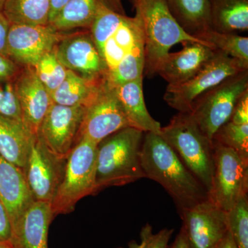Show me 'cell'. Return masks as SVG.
<instances>
[{
  "label": "cell",
  "mask_w": 248,
  "mask_h": 248,
  "mask_svg": "<svg viewBox=\"0 0 248 248\" xmlns=\"http://www.w3.org/2000/svg\"><path fill=\"white\" fill-rule=\"evenodd\" d=\"M144 134L141 164L145 177L159 183L167 191L179 212L208 200V191L162 137Z\"/></svg>",
  "instance_id": "6da1fadb"
},
{
  "label": "cell",
  "mask_w": 248,
  "mask_h": 248,
  "mask_svg": "<svg viewBox=\"0 0 248 248\" xmlns=\"http://www.w3.org/2000/svg\"><path fill=\"white\" fill-rule=\"evenodd\" d=\"M144 133L128 127L98 144L95 193L111 186H122L145 177L141 164Z\"/></svg>",
  "instance_id": "7a4b0ae2"
},
{
  "label": "cell",
  "mask_w": 248,
  "mask_h": 248,
  "mask_svg": "<svg viewBox=\"0 0 248 248\" xmlns=\"http://www.w3.org/2000/svg\"><path fill=\"white\" fill-rule=\"evenodd\" d=\"M143 25L144 40L143 75L153 78L178 43L200 42L212 46L186 32L173 17L164 0H130ZM213 47V46H212ZM214 48V47H213Z\"/></svg>",
  "instance_id": "3957f363"
},
{
  "label": "cell",
  "mask_w": 248,
  "mask_h": 248,
  "mask_svg": "<svg viewBox=\"0 0 248 248\" xmlns=\"http://www.w3.org/2000/svg\"><path fill=\"white\" fill-rule=\"evenodd\" d=\"M195 177L210 190L214 172L213 141L199 128L190 112H179L160 134Z\"/></svg>",
  "instance_id": "277c9868"
},
{
  "label": "cell",
  "mask_w": 248,
  "mask_h": 248,
  "mask_svg": "<svg viewBox=\"0 0 248 248\" xmlns=\"http://www.w3.org/2000/svg\"><path fill=\"white\" fill-rule=\"evenodd\" d=\"M97 146L81 138L68 155L61 182L50 203L54 217L69 213L81 199L95 194Z\"/></svg>",
  "instance_id": "5b68a950"
},
{
  "label": "cell",
  "mask_w": 248,
  "mask_h": 248,
  "mask_svg": "<svg viewBox=\"0 0 248 248\" xmlns=\"http://www.w3.org/2000/svg\"><path fill=\"white\" fill-rule=\"evenodd\" d=\"M247 91L248 70H246L230 77L196 99L189 112L210 141L230 120L240 98Z\"/></svg>",
  "instance_id": "8992f818"
},
{
  "label": "cell",
  "mask_w": 248,
  "mask_h": 248,
  "mask_svg": "<svg viewBox=\"0 0 248 248\" xmlns=\"http://www.w3.org/2000/svg\"><path fill=\"white\" fill-rule=\"evenodd\" d=\"M246 70H248V64L216 49L211 60L193 78L181 84L168 85L164 99L179 112H189L202 94Z\"/></svg>",
  "instance_id": "52a82bcc"
},
{
  "label": "cell",
  "mask_w": 248,
  "mask_h": 248,
  "mask_svg": "<svg viewBox=\"0 0 248 248\" xmlns=\"http://www.w3.org/2000/svg\"><path fill=\"white\" fill-rule=\"evenodd\" d=\"M214 172L209 200L228 212L248 191V161L237 152L213 141Z\"/></svg>",
  "instance_id": "ba28073f"
},
{
  "label": "cell",
  "mask_w": 248,
  "mask_h": 248,
  "mask_svg": "<svg viewBox=\"0 0 248 248\" xmlns=\"http://www.w3.org/2000/svg\"><path fill=\"white\" fill-rule=\"evenodd\" d=\"M128 127L131 126L117 95L116 86L105 78L97 94L86 107L78 142L85 138L98 145L104 139Z\"/></svg>",
  "instance_id": "9c48e42d"
},
{
  "label": "cell",
  "mask_w": 248,
  "mask_h": 248,
  "mask_svg": "<svg viewBox=\"0 0 248 248\" xmlns=\"http://www.w3.org/2000/svg\"><path fill=\"white\" fill-rule=\"evenodd\" d=\"M64 35L50 24H11L6 41V55L19 66L33 67L44 55L55 48Z\"/></svg>",
  "instance_id": "30bf717a"
},
{
  "label": "cell",
  "mask_w": 248,
  "mask_h": 248,
  "mask_svg": "<svg viewBox=\"0 0 248 248\" xmlns=\"http://www.w3.org/2000/svg\"><path fill=\"white\" fill-rule=\"evenodd\" d=\"M86 107L51 104L41 124L38 135L58 159L66 160L78 142Z\"/></svg>",
  "instance_id": "8fae6325"
},
{
  "label": "cell",
  "mask_w": 248,
  "mask_h": 248,
  "mask_svg": "<svg viewBox=\"0 0 248 248\" xmlns=\"http://www.w3.org/2000/svg\"><path fill=\"white\" fill-rule=\"evenodd\" d=\"M66 161L58 159L39 135L35 137L24 170L34 200L51 203L61 182Z\"/></svg>",
  "instance_id": "7c38bea8"
},
{
  "label": "cell",
  "mask_w": 248,
  "mask_h": 248,
  "mask_svg": "<svg viewBox=\"0 0 248 248\" xmlns=\"http://www.w3.org/2000/svg\"><path fill=\"white\" fill-rule=\"evenodd\" d=\"M179 214L188 248H215L229 231L227 212L209 200Z\"/></svg>",
  "instance_id": "4fadbf2b"
},
{
  "label": "cell",
  "mask_w": 248,
  "mask_h": 248,
  "mask_svg": "<svg viewBox=\"0 0 248 248\" xmlns=\"http://www.w3.org/2000/svg\"><path fill=\"white\" fill-rule=\"evenodd\" d=\"M55 52L67 70L85 79L100 81L107 76V65L90 31L65 35L55 46Z\"/></svg>",
  "instance_id": "5bb4252c"
},
{
  "label": "cell",
  "mask_w": 248,
  "mask_h": 248,
  "mask_svg": "<svg viewBox=\"0 0 248 248\" xmlns=\"http://www.w3.org/2000/svg\"><path fill=\"white\" fill-rule=\"evenodd\" d=\"M22 110V122L37 136L42 121L53 104L51 96L36 76L33 68L24 67L14 80Z\"/></svg>",
  "instance_id": "9a60e30c"
},
{
  "label": "cell",
  "mask_w": 248,
  "mask_h": 248,
  "mask_svg": "<svg viewBox=\"0 0 248 248\" xmlns=\"http://www.w3.org/2000/svg\"><path fill=\"white\" fill-rule=\"evenodd\" d=\"M183 49L169 53L160 67L157 74L169 86L186 82L206 65L215 55L216 49L200 42L182 43Z\"/></svg>",
  "instance_id": "2e32d148"
},
{
  "label": "cell",
  "mask_w": 248,
  "mask_h": 248,
  "mask_svg": "<svg viewBox=\"0 0 248 248\" xmlns=\"http://www.w3.org/2000/svg\"><path fill=\"white\" fill-rule=\"evenodd\" d=\"M54 217L50 203L35 201L12 226L10 243L14 248H48L49 226Z\"/></svg>",
  "instance_id": "e0dca14e"
},
{
  "label": "cell",
  "mask_w": 248,
  "mask_h": 248,
  "mask_svg": "<svg viewBox=\"0 0 248 248\" xmlns=\"http://www.w3.org/2000/svg\"><path fill=\"white\" fill-rule=\"evenodd\" d=\"M0 202L7 211L11 226L35 202L22 170L1 156Z\"/></svg>",
  "instance_id": "ac0fdd59"
},
{
  "label": "cell",
  "mask_w": 248,
  "mask_h": 248,
  "mask_svg": "<svg viewBox=\"0 0 248 248\" xmlns=\"http://www.w3.org/2000/svg\"><path fill=\"white\" fill-rule=\"evenodd\" d=\"M143 41L141 18L137 14L133 17L125 15L119 27L104 44L101 52V56L107 65V73L115 69L135 46Z\"/></svg>",
  "instance_id": "d6986e66"
},
{
  "label": "cell",
  "mask_w": 248,
  "mask_h": 248,
  "mask_svg": "<svg viewBox=\"0 0 248 248\" xmlns=\"http://www.w3.org/2000/svg\"><path fill=\"white\" fill-rule=\"evenodd\" d=\"M35 137L21 121L0 115V156L23 172Z\"/></svg>",
  "instance_id": "ffe728a7"
},
{
  "label": "cell",
  "mask_w": 248,
  "mask_h": 248,
  "mask_svg": "<svg viewBox=\"0 0 248 248\" xmlns=\"http://www.w3.org/2000/svg\"><path fill=\"white\" fill-rule=\"evenodd\" d=\"M116 89L130 126L144 133L160 135L161 124L152 117L145 104L143 78L116 86Z\"/></svg>",
  "instance_id": "44dd1931"
},
{
  "label": "cell",
  "mask_w": 248,
  "mask_h": 248,
  "mask_svg": "<svg viewBox=\"0 0 248 248\" xmlns=\"http://www.w3.org/2000/svg\"><path fill=\"white\" fill-rule=\"evenodd\" d=\"M168 9L179 25L196 38L213 30L208 0H164Z\"/></svg>",
  "instance_id": "7402d4cb"
},
{
  "label": "cell",
  "mask_w": 248,
  "mask_h": 248,
  "mask_svg": "<svg viewBox=\"0 0 248 248\" xmlns=\"http://www.w3.org/2000/svg\"><path fill=\"white\" fill-rule=\"evenodd\" d=\"M212 29L219 32L248 30V0H208Z\"/></svg>",
  "instance_id": "603a6c76"
},
{
  "label": "cell",
  "mask_w": 248,
  "mask_h": 248,
  "mask_svg": "<svg viewBox=\"0 0 248 248\" xmlns=\"http://www.w3.org/2000/svg\"><path fill=\"white\" fill-rule=\"evenodd\" d=\"M104 79L89 81L68 70L66 78L52 94V101L65 107H86L97 94Z\"/></svg>",
  "instance_id": "cb8c5ba5"
},
{
  "label": "cell",
  "mask_w": 248,
  "mask_h": 248,
  "mask_svg": "<svg viewBox=\"0 0 248 248\" xmlns=\"http://www.w3.org/2000/svg\"><path fill=\"white\" fill-rule=\"evenodd\" d=\"M51 0H6L2 12L12 24H49Z\"/></svg>",
  "instance_id": "d4e9b609"
},
{
  "label": "cell",
  "mask_w": 248,
  "mask_h": 248,
  "mask_svg": "<svg viewBox=\"0 0 248 248\" xmlns=\"http://www.w3.org/2000/svg\"><path fill=\"white\" fill-rule=\"evenodd\" d=\"M98 0H68L50 23L60 32L78 28H89L92 24Z\"/></svg>",
  "instance_id": "484cf974"
},
{
  "label": "cell",
  "mask_w": 248,
  "mask_h": 248,
  "mask_svg": "<svg viewBox=\"0 0 248 248\" xmlns=\"http://www.w3.org/2000/svg\"><path fill=\"white\" fill-rule=\"evenodd\" d=\"M198 39L207 42L228 56L248 65V37L234 32L206 31Z\"/></svg>",
  "instance_id": "4316f807"
},
{
  "label": "cell",
  "mask_w": 248,
  "mask_h": 248,
  "mask_svg": "<svg viewBox=\"0 0 248 248\" xmlns=\"http://www.w3.org/2000/svg\"><path fill=\"white\" fill-rule=\"evenodd\" d=\"M144 70V41L139 44L133 51L109 72L107 79L115 86L143 78Z\"/></svg>",
  "instance_id": "83f0119b"
},
{
  "label": "cell",
  "mask_w": 248,
  "mask_h": 248,
  "mask_svg": "<svg viewBox=\"0 0 248 248\" xmlns=\"http://www.w3.org/2000/svg\"><path fill=\"white\" fill-rule=\"evenodd\" d=\"M32 68L50 96L63 82L68 72L58 60L55 48L44 55Z\"/></svg>",
  "instance_id": "f1b7e54d"
},
{
  "label": "cell",
  "mask_w": 248,
  "mask_h": 248,
  "mask_svg": "<svg viewBox=\"0 0 248 248\" xmlns=\"http://www.w3.org/2000/svg\"><path fill=\"white\" fill-rule=\"evenodd\" d=\"M213 141L232 148L248 161V124H237L228 121L214 135Z\"/></svg>",
  "instance_id": "f546056e"
},
{
  "label": "cell",
  "mask_w": 248,
  "mask_h": 248,
  "mask_svg": "<svg viewBox=\"0 0 248 248\" xmlns=\"http://www.w3.org/2000/svg\"><path fill=\"white\" fill-rule=\"evenodd\" d=\"M228 229L238 248H248V195L242 196L227 212Z\"/></svg>",
  "instance_id": "4dcf8cb0"
},
{
  "label": "cell",
  "mask_w": 248,
  "mask_h": 248,
  "mask_svg": "<svg viewBox=\"0 0 248 248\" xmlns=\"http://www.w3.org/2000/svg\"><path fill=\"white\" fill-rule=\"evenodd\" d=\"M174 232V229L164 228L157 233H154L153 226L146 223L140 231V243L131 241L127 248H168Z\"/></svg>",
  "instance_id": "1f68e13d"
},
{
  "label": "cell",
  "mask_w": 248,
  "mask_h": 248,
  "mask_svg": "<svg viewBox=\"0 0 248 248\" xmlns=\"http://www.w3.org/2000/svg\"><path fill=\"white\" fill-rule=\"evenodd\" d=\"M0 115L22 122V110L14 81L0 83Z\"/></svg>",
  "instance_id": "d6a6232c"
},
{
  "label": "cell",
  "mask_w": 248,
  "mask_h": 248,
  "mask_svg": "<svg viewBox=\"0 0 248 248\" xmlns=\"http://www.w3.org/2000/svg\"><path fill=\"white\" fill-rule=\"evenodd\" d=\"M19 71V66L9 57L0 55V83L14 81Z\"/></svg>",
  "instance_id": "836d02e7"
},
{
  "label": "cell",
  "mask_w": 248,
  "mask_h": 248,
  "mask_svg": "<svg viewBox=\"0 0 248 248\" xmlns=\"http://www.w3.org/2000/svg\"><path fill=\"white\" fill-rule=\"evenodd\" d=\"M230 121L234 124H248V91L240 98Z\"/></svg>",
  "instance_id": "e575fe53"
},
{
  "label": "cell",
  "mask_w": 248,
  "mask_h": 248,
  "mask_svg": "<svg viewBox=\"0 0 248 248\" xmlns=\"http://www.w3.org/2000/svg\"><path fill=\"white\" fill-rule=\"evenodd\" d=\"M12 234V226L7 211L0 202V241H9Z\"/></svg>",
  "instance_id": "d590c367"
},
{
  "label": "cell",
  "mask_w": 248,
  "mask_h": 248,
  "mask_svg": "<svg viewBox=\"0 0 248 248\" xmlns=\"http://www.w3.org/2000/svg\"><path fill=\"white\" fill-rule=\"evenodd\" d=\"M10 26L11 23L2 11H0V55H6V41Z\"/></svg>",
  "instance_id": "8d00e7d4"
},
{
  "label": "cell",
  "mask_w": 248,
  "mask_h": 248,
  "mask_svg": "<svg viewBox=\"0 0 248 248\" xmlns=\"http://www.w3.org/2000/svg\"><path fill=\"white\" fill-rule=\"evenodd\" d=\"M168 248H188L186 234L182 228H181L180 231L176 236L174 242Z\"/></svg>",
  "instance_id": "74e56055"
},
{
  "label": "cell",
  "mask_w": 248,
  "mask_h": 248,
  "mask_svg": "<svg viewBox=\"0 0 248 248\" xmlns=\"http://www.w3.org/2000/svg\"><path fill=\"white\" fill-rule=\"evenodd\" d=\"M68 1V0H51V8H50L49 24L53 21L55 16L58 15L60 10L66 4Z\"/></svg>",
  "instance_id": "f35d334b"
},
{
  "label": "cell",
  "mask_w": 248,
  "mask_h": 248,
  "mask_svg": "<svg viewBox=\"0 0 248 248\" xmlns=\"http://www.w3.org/2000/svg\"><path fill=\"white\" fill-rule=\"evenodd\" d=\"M215 248H238V247L233 239L231 233L228 231L225 237Z\"/></svg>",
  "instance_id": "ab89813d"
},
{
  "label": "cell",
  "mask_w": 248,
  "mask_h": 248,
  "mask_svg": "<svg viewBox=\"0 0 248 248\" xmlns=\"http://www.w3.org/2000/svg\"><path fill=\"white\" fill-rule=\"evenodd\" d=\"M0 248H14L10 241H0Z\"/></svg>",
  "instance_id": "60d3db41"
},
{
  "label": "cell",
  "mask_w": 248,
  "mask_h": 248,
  "mask_svg": "<svg viewBox=\"0 0 248 248\" xmlns=\"http://www.w3.org/2000/svg\"><path fill=\"white\" fill-rule=\"evenodd\" d=\"M6 0H0V11H2L3 8H4L5 2H6Z\"/></svg>",
  "instance_id": "b9f144b4"
}]
</instances>
